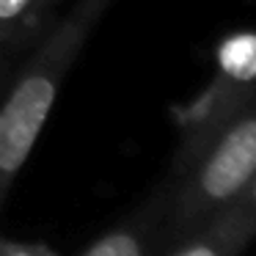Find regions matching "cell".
I'll use <instances>...</instances> for the list:
<instances>
[{"label":"cell","mask_w":256,"mask_h":256,"mask_svg":"<svg viewBox=\"0 0 256 256\" xmlns=\"http://www.w3.org/2000/svg\"><path fill=\"white\" fill-rule=\"evenodd\" d=\"M254 174L256 80L190 127L171 176L162 184L168 196V242L182 240L223 212Z\"/></svg>","instance_id":"obj_1"},{"label":"cell","mask_w":256,"mask_h":256,"mask_svg":"<svg viewBox=\"0 0 256 256\" xmlns=\"http://www.w3.org/2000/svg\"><path fill=\"white\" fill-rule=\"evenodd\" d=\"M110 3L113 0H74L64 17L47 25L39 47L14 78L0 105V212L50 118L69 69Z\"/></svg>","instance_id":"obj_2"},{"label":"cell","mask_w":256,"mask_h":256,"mask_svg":"<svg viewBox=\"0 0 256 256\" xmlns=\"http://www.w3.org/2000/svg\"><path fill=\"white\" fill-rule=\"evenodd\" d=\"M168 242V196L157 188L140 206L96 237L80 256H157Z\"/></svg>","instance_id":"obj_3"},{"label":"cell","mask_w":256,"mask_h":256,"mask_svg":"<svg viewBox=\"0 0 256 256\" xmlns=\"http://www.w3.org/2000/svg\"><path fill=\"white\" fill-rule=\"evenodd\" d=\"M250 237L226 215H215L201 228L168 242L157 256H240L248 248Z\"/></svg>","instance_id":"obj_4"},{"label":"cell","mask_w":256,"mask_h":256,"mask_svg":"<svg viewBox=\"0 0 256 256\" xmlns=\"http://www.w3.org/2000/svg\"><path fill=\"white\" fill-rule=\"evenodd\" d=\"M52 22L50 0H0V47L14 56Z\"/></svg>","instance_id":"obj_5"},{"label":"cell","mask_w":256,"mask_h":256,"mask_svg":"<svg viewBox=\"0 0 256 256\" xmlns=\"http://www.w3.org/2000/svg\"><path fill=\"white\" fill-rule=\"evenodd\" d=\"M218 215L232 218V220L237 223L250 240L256 237V174L250 176V182L237 193V198H234L223 212H218Z\"/></svg>","instance_id":"obj_6"},{"label":"cell","mask_w":256,"mask_h":256,"mask_svg":"<svg viewBox=\"0 0 256 256\" xmlns=\"http://www.w3.org/2000/svg\"><path fill=\"white\" fill-rule=\"evenodd\" d=\"M0 256H58L50 245L42 242H20V240L0 237Z\"/></svg>","instance_id":"obj_7"},{"label":"cell","mask_w":256,"mask_h":256,"mask_svg":"<svg viewBox=\"0 0 256 256\" xmlns=\"http://www.w3.org/2000/svg\"><path fill=\"white\" fill-rule=\"evenodd\" d=\"M8 58H12V56L0 47V86L6 83V78H8Z\"/></svg>","instance_id":"obj_8"},{"label":"cell","mask_w":256,"mask_h":256,"mask_svg":"<svg viewBox=\"0 0 256 256\" xmlns=\"http://www.w3.org/2000/svg\"><path fill=\"white\" fill-rule=\"evenodd\" d=\"M50 6H52V12H56V6H61V0H50Z\"/></svg>","instance_id":"obj_9"}]
</instances>
